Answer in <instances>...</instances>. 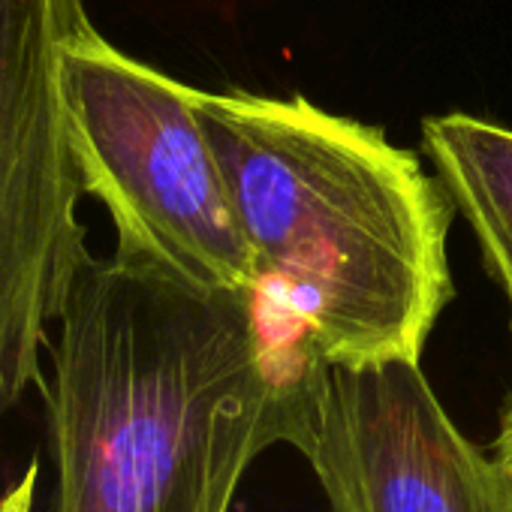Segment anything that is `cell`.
Returning <instances> with one entry per match:
<instances>
[{
  "label": "cell",
  "mask_w": 512,
  "mask_h": 512,
  "mask_svg": "<svg viewBox=\"0 0 512 512\" xmlns=\"http://www.w3.org/2000/svg\"><path fill=\"white\" fill-rule=\"evenodd\" d=\"M49 512H229L256 455L305 452L326 362L256 290L91 256L46 350Z\"/></svg>",
  "instance_id": "1"
},
{
  "label": "cell",
  "mask_w": 512,
  "mask_h": 512,
  "mask_svg": "<svg viewBox=\"0 0 512 512\" xmlns=\"http://www.w3.org/2000/svg\"><path fill=\"white\" fill-rule=\"evenodd\" d=\"M260 293L326 365L419 362L455 287V202L419 154L302 94L196 91Z\"/></svg>",
  "instance_id": "2"
},
{
  "label": "cell",
  "mask_w": 512,
  "mask_h": 512,
  "mask_svg": "<svg viewBox=\"0 0 512 512\" xmlns=\"http://www.w3.org/2000/svg\"><path fill=\"white\" fill-rule=\"evenodd\" d=\"M64 88L85 196L115 223V253L202 290H256L250 244L196 118V88L130 58L88 19Z\"/></svg>",
  "instance_id": "3"
},
{
  "label": "cell",
  "mask_w": 512,
  "mask_h": 512,
  "mask_svg": "<svg viewBox=\"0 0 512 512\" xmlns=\"http://www.w3.org/2000/svg\"><path fill=\"white\" fill-rule=\"evenodd\" d=\"M85 0H0V413L43 380L61 308L91 260L64 58Z\"/></svg>",
  "instance_id": "4"
},
{
  "label": "cell",
  "mask_w": 512,
  "mask_h": 512,
  "mask_svg": "<svg viewBox=\"0 0 512 512\" xmlns=\"http://www.w3.org/2000/svg\"><path fill=\"white\" fill-rule=\"evenodd\" d=\"M302 455L332 512H512L500 464L458 431L419 362L329 365Z\"/></svg>",
  "instance_id": "5"
},
{
  "label": "cell",
  "mask_w": 512,
  "mask_h": 512,
  "mask_svg": "<svg viewBox=\"0 0 512 512\" xmlns=\"http://www.w3.org/2000/svg\"><path fill=\"white\" fill-rule=\"evenodd\" d=\"M422 148L512 311V130L467 112L431 115Z\"/></svg>",
  "instance_id": "6"
},
{
  "label": "cell",
  "mask_w": 512,
  "mask_h": 512,
  "mask_svg": "<svg viewBox=\"0 0 512 512\" xmlns=\"http://www.w3.org/2000/svg\"><path fill=\"white\" fill-rule=\"evenodd\" d=\"M491 455L512 485V395L506 398V407L500 413V428H497V437L491 443Z\"/></svg>",
  "instance_id": "7"
}]
</instances>
